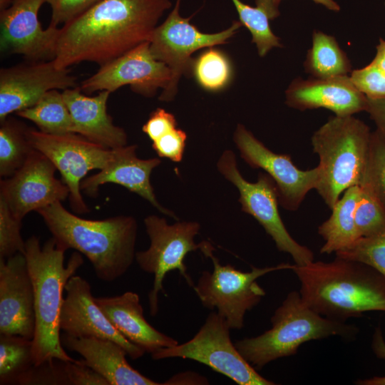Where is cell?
Masks as SVG:
<instances>
[{
    "label": "cell",
    "instance_id": "cell-1",
    "mask_svg": "<svg viewBox=\"0 0 385 385\" xmlns=\"http://www.w3.org/2000/svg\"><path fill=\"white\" fill-rule=\"evenodd\" d=\"M170 0H100L60 28L56 67L88 61L103 66L149 41Z\"/></svg>",
    "mask_w": 385,
    "mask_h": 385
},
{
    "label": "cell",
    "instance_id": "cell-2",
    "mask_svg": "<svg viewBox=\"0 0 385 385\" xmlns=\"http://www.w3.org/2000/svg\"><path fill=\"white\" fill-rule=\"evenodd\" d=\"M299 294L312 310L346 322L366 312H385V277L373 267L336 256L331 262L294 265Z\"/></svg>",
    "mask_w": 385,
    "mask_h": 385
},
{
    "label": "cell",
    "instance_id": "cell-3",
    "mask_svg": "<svg viewBox=\"0 0 385 385\" xmlns=\"http://www.w3.org/2000/svg\"><path fill=\"white\" fill-rule=\"evenodd\" d=\"M56 244L74 249L91 263L97 277L113 282L123 276L135 260L138 225L133 216L103 220L82 218L56 202L36 211Z\"/></svg>",
    "mask_w": 385,
    "mask_h": 385
},
{
    "label": "cell",
    "instance_id": "cell-4",
    "mask_svg": "<svg viewBox=\"0 0 385 385\" xmlns=\"http://www.w3.org/2000/svg\"><path fill=\"white\" fill-rule=\"evenodd\" d=\"M66 250L52 237L40 245L38 237L25 244V257L32 280L36 317L32 356L34 366L58 359L76 361L63 349L60 337L59 317L65 286L83 263L80 252H74L64 265Z\"/></svg>",
    "mask_w": 385,
    "mask_h": 385
},
{
    "label": "cell",
    "instance_id": "cell-5",
    "mask_svg": "<svg viewBox=\"0 0 385 385\" xmlns=\"http://www.w3.org/2000/svg\"><path fill=\"white\" fill-rule=\"evenodd\" d=\"M272 327L262 334L238 340L235 345L255 369L297 354L300 345L329 337L353 340L359 329L354 324L324 317L309 307L299 292H289L271 317Z\"/></svg>",
    "mask_w": 385,
    "mask_h": 385
},
{
    "label": "cell",
    "instance_id": "cell-6",
    "mask_svg": "<svg viewBox=\"0 0 385 385\" xmlns=\"http://www.w3.org/2000/svg\"><path fill=\"white\" fill-rule=\"evenodd\" d=\"M371 135L366 123L353 115L330 117L312 135V150L319 158L315 189L330 210L346 189L362 184Z\"/></svg>",
    "mask_w": 385,
    "mask_h": 385
},
{
    "label": "cell",
    "instance_id": "cell-7",
    "mask_svg": "<svg viewBox=\"0 0 385 385\" xmlns=\"http://www.w3.org/2000/svg\"><path fill=\"white\" fill-rule=\"evenodd\" d=\"M213 250L212 245L205 241L200 251L212 260L213 270L201 272L193 286L194 291L203 307L216 309L231 329H241L246 312L256 307L266 294L257 279L274 271L292 270L294 265L253 267L250 272H242L230 265H222L213 255Z\"/></svg>",
    "mask_w": 385,
    "mask_h": 385
},
{
    "label": "cell",
    "instance_id": "cell-8",
    "mask_svg": "<svg viewBox=\"0 0 385 385\" xmlns=\"http://www.w3.org/2000/svg\"><path fill=\"white\" fill-rule=\"evenodd\" d=\"M231 328L217 312H211L189 341L165 347L151 354L154 360L182 358L208 366L240 385H274L260 375L237 349L230 339Z\"/></svg>",
    "mask_w": 385,
    "mask_h": 385
},
{
    "label": "cell",
    "instance_id": "cell-9",
    "mask_svg": "<svg viewBox=\"0 0 385 385\" xmlns=\"http://www.w3.org/2000/svg\"><path fill=\"white\" fill-rule=\"evenodd\" d=\"M144 225L150 243L146 250L136 252L135 260L143 271L154 276L148 300L150 314L155 316L158 312V294H165L163 283L168 272L177 270L189 286L195 285L184 260L188 252L200 250L204 241L198 244L194 241L200 229L197 222L168 225L165 218L152 215L144 219Z\"/></svg>",
    "mask_w": 385,
    "mask_h": 385
},
{
    "label": "cell",
    "instance_id": "cell-10",
    "mask_svg": "<svg viewBox=\"0 0 385 385\" xmlns=\"http://www.w3.org/2000/svg\"><path fill=\"white\" fill-rule=\"evenodd\" d=\"M219 172L240 192L242 210L252 215L272 237L277 250L290 255L297 265L314 260L312 251L298 243L289 233L280 217L278 194L273 180L260 173L256 183H250L240 174L234 153L226 150L217 163Z\"/></svg>",
    "mask_w": 385,
    "mask_h": 385
},
{
    "label": "cell",
    "instance_id": "cell-11",
    "mask_svg": "<svg viewBox=\"0 0 385 385\" xmlns=\"http://www.w3.org/2000/svg\"><path fill=\"white\" fill-rule=\"evenodd\" d=\"M31 146L46 155L69 189V203L76 214L88 213L81 190V181L93 170H102L115 158L116 149L106 148L74 133L52 135L28 128Z\"/></svg>",
    "mask_w": 385,
    "mask_h": 385
},
{
    "label": "cell",
    "instance_id": "cell-12",
    "mask_svg": "<svg viewBox=\"0 0 385 385\" xmlns=\"http://www.w3.org/2000/svg\"><path fill=\"white\" fill-rule=\"evenodd\" d=\"M181 0H177L163 23L157 26L150 41L153 56L165 63L171 71L170 82L159 96L162 101H170L176 95L182 75L191 68V56L203 48L226 43L242 26L235 21L225 30L205 34L190 23V19L180 14Z\"/></svg>",
    "mask_w": 385,
    "mask_h": 385
},
{
    "label": "cell",
    "instance_id": "cell-13",
    "mask_svg": "<svg viewBox=\"0 0 385 385\" xmlns=\"http://www.w3.org/2000/svg\"><path fill=\"white\" fill-rule=\"evenodd\" d=\"M233 138L241 158L252 168L265 170L273 180L279 203L284 209L297 210L307 194L316 188L318 166L306 170L299 169L289 155L270 150L242 124L237 125Z\"/></svg>",
    "mask_w": 385,
    "mask_h": 385
},
{
    "label": "cell",
    "instance_id": "cell-14",
    "mask_svg": "<svg viewBox=\"0 0 385 385\" xmlns=\"http://www.w3.org/2000/svg\"><path fill=\"white\" fill-rule=\"evenodd\" d=\"M170 79V68L153 56L150 41H145L101 66L79 87L84 93L91 94L101 91L112 93L129 85L138 94L153 96L158 89L166 88Z\"/></svg>",
    "mask_w": 385,
    "mask_h": 385
},
{
    "label": "cell",
    "instance_id": "cell-15",
    "mask_svg": "<svg viewBox=\"0 0 385 385\" xmlns=\"http://www.w3.org/2000/svg\"><path fill=\"white\" fill-rule=\"evenodd\" d=\"M56 167L43 153L34 149L24 165L0 182V198L13 215L22 221L37 211L69 196L66 185L55 176Z\"/></svg>",
    "mask_w": 385,
    "mask_h": 385
},
{
    "label": "cell",
    "instance_id": "cell-16",
    "mask_svg": "<svg viewBox=\"0 0 385 385\" xmlns=\"http://www.w3.org/2000/svg\"><path fill=\"white\" fill-rule=\"evenodd\" d=\"M69 68L56 66L53 60L29 61L0 70V122L11 113L32 107L51 90L76 87Z\"/></svg>",
    "mask_w": 385,
    "mask_h": 385
},
{
    "label": "cell",
    "instance_id": "cell-17",
    "mask_svg": "<svg viewBox=\"0 0 385 385\" xmlns=\"http://www.w3.org/2000/svg\"><path fill=\"white\" fill-rule=\"evenodd\" d=\"M44 3L46 0H13L0 11L1 53L21 55L29 61L54 59L60 28H42L38 11Z\"/></svg>",
    "mask_w": 385,
    "mask_h": 385
},
{
    "label": "cell",
    "instance_id": "cell-18",
    "mask_svg": "<svg viewBox=\"0 0 385 385\" xmlns=\"http://www.w3.org/2000/svg\"><path fill=\"white\" fill-rule=\"evenodd\" d=\"M64 291L59 317V327L66 334L76 337L107 339L120 344L133 360L145 351L124 337L109 322L98 307L91 293L90 284L80 276L73 275Z\"/></svg>",
    "mask_w": 385,
    "mask_h": 385
},
{
    "label": "cell",
    "instance_id": "cell-19",
    "mask_svg": "<svg viewBox=\"0 0 385 385\" xmlns=\"http://www.w3.org/2000/svg\"><path fill=\"white\" fill-rule=\"evenodd\" d=\"M35 327L34 287L25 255L0 259V334L33 340Z\"/></svg>",
    "mask_w": 385,
    "mask_h": 385
},
{
    "label": "cell",
    "instance_id": "cell-20",
    "mask_svg": "<svg viewBox=\"0 0 385 385\" xmlns=\"http://www.w3.org/2000/svg\"><path fill=\"white\" fill-rule=\"evenodd\" d=\"M285 97L289 107L299 111L322 108L337 116L353 115L366 111L367 106V97L348 76L295 78L286 90Z\"/></svg>",
    "mask_w": 385,
    "mask_h": 385
},
{
    "label": "cell",
    "instance_id": "cell-21",
    "mask_svg": "<svg viewBox=\"0 0 385 385\" xmlns=\"http://www.w3.org/2000/svg\"><path fill=\"white\" fill-rule=\"evenodd\" d=\"M136 148L135 145L117 148L114 159L106 167L81 181V191L95 197L102 185L118 184L148 200L160 212L178 220L172 211L159 203L150 183L151 173L160 164V159H140L136 155Z\"/></svg>",
    "mask_w": 385,
    "mask_h": 385
},
{
    "label": "cell",
    "instance_id": "cell-22",
    "mask_svg": "<svg viewBox=\"0 0 385 385\" xmlns=\"http://www.w3.org/2000/svg\"><path fill=\"white\" fill-rule=\"evenodd\" d=\"M108 91L88 96L80 87L68 88L62 94L70 111L74 133L106 148L117 149L127 145L125 130L114 125L107 112Z\"/></svg>",
    "mask_w": 385,
    "mask_h": 385
},
{
    "label": "cell",
    "instance_id": "cell-23",
    "mask_svg": "<svg viewBox=\"0 0 385 385\" xmlns=\"http://www.w3.org/2000/svg\"><path fill=\"white\" fill-rule=\"evenodd\" d=\"M94 300L113 327L145 353L152 354L178 344L148 322L137 293L129 291L113 297H94Z\"/></svg>",
    "mask_w": 385,
    "mask_h": 385
},
{
    "label": "cell",
    "instance_id": "cell-24",
    "mask_svg": "<svg viewBox=\"0 0 385 385\" xmlns=\"http://www.w3.org/2000/svg\"><path fill=\"white\" fill-rule=\"evenodd\" d=\"M63 346L76 351L84 363L102 376L109 385H158L133 369L127 361L125 349L114 341L96 338H76L64 334Z\"/></svg>",
    "mask_w": 385,
    "mask_h": 385
},
{
    "label": "cell",
    "instance_id": "cell-25",
    "mask_svg": "<svg viewBox=\"0 0 385 385\" xmlns=\"http://www.w3.org/2000/svg\"><path fill=\"white\" fill-rule=\"evenodd\" d=\"M361 191L359 185L346 189L342 197L332 209L331 216L319 226L318 233L324 240L321 253H336L359 238L355 225L354 212Z\"/></svg>",
    "mask_w": 385,
    "mask_h": 385
},
{
    "label": "cell",
    "instance_id": "cell-26",
    "mask_svg": "<svg viewBox=\"0 0 385 385\" xmlns=\"http://www.w3.org/2000/svg\"><path fill=\"white\" fill-rule=\"evenodd\" d=\"M305 71L314 78L347 76L351 65L346 53L332 36L314 31L312 47L304 63Z\"/></svg>",
    "mask_w": 385,
    "mask_h": 385
},
{
    "label": "cell",
    "instance_id": "cell-27",
    "mask_svg": "<svg viewBox=\"0 0 385 385\" xmlns=\"http://www.w3.org/2000/svg\"><path fill=\"white\" fill-rule=\"evenodd\" d=\"M16 114L33 122L38 130L45 133L62 135L74 133L70 111L62 93L58 90L48 91L36 104Z\"/></svg>",
    "mask_w": 385,
    "mask_h": 385
},
{
    "label": "cell",
    "instance_id": "cell-28",
    "mask_svg": "<svg viewBox=\"0 0 385 385\" xmlns=\"http://www.w3.org/2000/svg\"><path fill=\"white\" fill-rule=\"evenodd\" d=\"M0 175H13L34 149L27 138V127L12 117L0 122Z\"/></svg>",
    "mask_w": 385,
    "mask_h": 385
},
{
    "label": "cell",
    "instance_id": "cell-29",
    "mask_svg": "<svg viewBox=\"0 0 385 385\" xmlns=\"http://www.w3.org/2000/svg\"><path fill=\"white\" fill-rule=\"evenodd\" d=\"M33 342L19 335L0 337V384H14L34 364Z\"/></svg>",
    "mask_w": 385,
    "mask_h": 385
},
{
    "label": "cell",
    "instance_id": "cell-30",
    "mask_svg": "<svg viewBox=\"0 0 385 385\" xmlns=\"http://www.w3.org/2000/svg\"><path fill=\"white\" fill-rule=\"evenodd\" d=\"M191 69L197 83L208 91L225 88L232 79L229 58L221 51L209 47L192 62Z\"/></svg>",
    "mask_w": 385,
    "mask_h": 385
},
{
    "label": "cell",
    "instance_id": "cell-31",
    "mask_svg": "<svg viewBox=\"0 0 385 385\" xmlns=\"http://www.w3.org/2000/svg\"><path fill=\"white\" fill-rule=\"evenodd\" d=\"M239 16L240 21L251 33L252 43H255L258 53L265 56L272 48L282 47L280 39L272 31L270 14L262 6H251L241 0H232Z\"/></svg>",
    "mask_w": 385,
    "mask_h": 385
},
{
    "label": "cell",
    "instance_id": "cell-32",
    "mask_svg": "<svg viewBox=\"0 0 385 385\" xmlns=\"http://www.w3.org/2000/svg\"><path fill=\"white\" fill-rule=\"evenodd\" d=\"M361 188L354 220L359 237H371L385 234V207L366 187Z\"/></svg>",
    "mask_w": 385,
    "mask_h": 385
},
{
    "label": "cell",
    "instance_id": "cell-33",
    "mask_svg": "<svg viewBox=\"0 0 385 385\" xmlns=\"http://www.w3.org/2000/svg\"><path fill=\"white\" fill-rule=\"evenodd\" d=\"M361 185L368 188L385 207V140L377 130L371 132L369 159Z\"/></svg>",
    "mask_w": 385,
    "mask_h": 385
},
{
    "label": "cell",
    "instance_id": "cell-34",
    "mask_svg": "<svg viewBox=\"0 0 385 385\" xmlns=\"http://www.w3.org/2000/svg\"><path fill=\"white\" fill-rule=\"evenodd\" d=\"M335 254L342 258L366 263L385 277V234L371 237H360Z\"/></svg>",
    "mask_w": 385,
    "mask_h": 385
},
{
    "label": "cell",
    "instance_id": "cell-35",
    "mask_svg": "<svg viewBox=\"0 0 385 385\" xmlns=\"http://www.w3.org/2000/svg\"><path fill=\"white\" fill-rule=\"evenodd\" d=\"M21 220L15 217L5 201L0 198V259L25 253L21 234Z\"/></svg>",
    "mask_w": 385,
    "mask_h": 385
},
{
    "label": "cell",
    "instance_id": "cell-36",
    "mask_svg": "<svg viewBox=\"0 0 385 385\" xmlns=\"http://www.w3.org/2000/svg\"><path fill=\"white\" fill-rule=\"evenodd\" d=\"M349 77L354 86L366 97H385V72L373 62L351 71Z\"/></svg>",
    "mask_w": 385,
    "mask_h": 385
},
{
    "label": "cell",
    "instance_id": "cell-37",
    "mask_svg": "<svg viewBox=\"0 0 385 385\" xmlns=\"http://www.w3.org/2000/svg\"><path fill=\"white\" fill-rule=\"evenodd\" d=\"M100 0H46L51 9L49 26L64 25L81 15Z\"/></svg>",
    "mask_w": 385,
    "mask_h": 385
},
{
    "label": "cell",
    "instance_id": "cell-38",
    "mask_svg": "<svg viewBox=\"0 0 385 385\" xmlns=\"http://www.w3.org/2000/svg\"><path fill=\"white\" fill-rule=\"evenodd\" d=\"M186 140V133L175 128L153 141L152 147L159 157L180 162L183 159Z\"/></svg>",
    "mask_w": 385,
    "mask_h": 385
},
{
    "label": "cell",
    "instance_id": "cell-39",
    "mask_svg": "<svg viewBox=\"0 0 385 385\" xmlns=\"http://www.w3.org/2000/svg\"><path fill=\"white\" fill-rule=\"evenodd\" d=\"M66 376L71 385H109L99 374L88 367L83 360L66 361Z\"/></svg>",
    "mask_w": 385,
    "mask_h": 385
},
{
    "label": "cell",
    "instance_id": "cell-40",
    "mask_svg": "<svg viewBox=\"0 0 385 385\" xmlns=\"http://www.w3.org/2000/svg\"><path fill=\"white\" fill-rule=\"evenodd\" d=\"M175 128V117L165 109L158 108L150 113L142 130L153 142Z\"/></svg>",
    "mask_w": 385,
    "mask_h": 385
},
{
    "label": "cell",
    "instance_id": "cell-41",
    "mask_svg": "<svg viewBox=\"0 0 385 385\" xmlns=\"http://www.w3.org/2000/svg\"><path fill=\"white\" fill-rule=\"evenodd\" d=\"M371 346L374 354L378 359H385V341L380 326L375 328ZM355 384L358 385H385V376L359 379Z\"/></svg>",
    "mask_w": 385,
    "mask_h": 385
},
{
    "label": "cell",
    "instance_id": "cell-42",
    "mask_svg": "<svg viewBox=\"0 0 385 385\" xmlns=\"http://www.w3.org/2000/svg\"><path fill=\"white\" fill-rule=\"evenodd\" d=\"M366 111L376 125V130L385 140V97H367Z\"/></svg>",
    "mask_w": 385,
    "mask_h": 385
},
{
    "label": "cell",
    "instance_id": "cell-43",
    "mask_svg": "<svg viewBox=\"0 0 385 385\" xmlns=\"http://www.w3.org/2000/svg\"><path fill=\"white\" fill-rule=\"evenodd\" d=\"M385 72V40L380 38L379 43L376 46L375 57L371 61Z\"/></svg>",
    "mask_w": 385,
    "mask_h": 385
},
{
    "label": "cell",
    "instance_id": "cell-44",
    "mask_svg": "<svg viewBox=\"0 0 385 385\" xmlns=\"http://www.w3.org/2000/svg\"><path fill=\"white\" fill-rule=\"evenodd\" d=\"M270 1L277 7H279V4L282 1V0H270ZM312 1L315 2L316 4L322 5L323 6L326 7L327 9L331 11H338L340 10V6L334 0H312Z\"/></svg>",
    "mask_w": 385,
    "mask_h": 385
},
{
    "label": "cell",
    "instance_id": "cell-45",
    "mask_svg": "<svg viewBox=\"0 0 385 385\" xmlns=\"http://www.w3.org/2000/svg\"><path fill=\"white\" fill-rule=\"evenodd\" d=\"M13 0H0V11L7 9L12 3Z\"/></svg>",
    "mask_w": 385,
    "mask_h": 385
},
{
    "label": "cell",
    "instance_id": "cell-46",
    "mask_svg": "<svg viewBox=\"0 0 385 385\" xmlns=\"http://www.w3.org/2000/svg\"><path fill=\"white\" fill-rule=\"evenodd\" d=\"M385 1V0H384Z\"/></svg>",
    "mask_w": 385,
    "mask_h": 385
}]
</instances>
